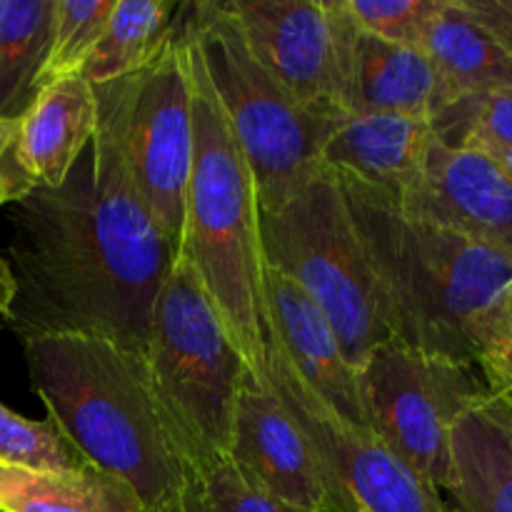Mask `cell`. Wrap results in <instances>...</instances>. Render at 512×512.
I'll return each instance as SVG.
<instances>
[{
    "label": "cell",
    "mask_w": 512,
    "mask_h": 512,
    "mask_svg": "<svg viewBox=\"0 0 512 512\" xmlns=\"http://www.w3.org/2000/svg\"><path fill=\"white\" fill-rule=\"evenodd\" d=\"M178 25L253 170L260 210L275 213L323 170L320 153L340 110L320 113L300 105L250 53L220 3L180 5Z\"/></svg>",
    "instance_id": "5"
},
{
    "label": "cell",
    "mask_w": 512,
    "mask_h": 512,
    "mask_svg": "<svg viewBox=\"0 0 512 512\" xmlns=\"http://www.w3.org/2000/svg\"><path fill=\"white\" fill-rule=\"evenodd\" d=\"M335 175L378 275L393 338L425 355L478 365L485 315L512 280V260L405 218L395 195Z\"/></svg>",
    "instance_id": "3"
},
{
    "label": "cell",
    "mask_w": 512,
    "mask_h": 512,
    "mask_svg": "<svg viewBox=\"0 0 512 512\" xmlns=\"http://www.w3.org/2000/svg\"><path fill=\"white\" fill-rule=\"evenodd\" d=\"M503 398H505V403H508L512 408V390H510V393H503Z\"/></svg>",
    "instance_id": "34"
},
{
    "label": "cell",
    "mask_w": 512,
    "mask_h": 512,
    "mask_svg": "<svg viewBox=\"0 0 512 512\" xmlns=\"http://www.w3.org/2000/svg\"><path fill=\"white\" fill-rule=\"evenodd\" d=\"M138 495L115 475L85 463L75 470L0 465V512H140Z\"/></svg>",
    "instance_id": "20"
},
{
    "label": "cell",
    "mask_w": 512,
    "mask_h": 512,
    "mask_svg": "<svg viewBox=\"0 0 512 512\" xmlns=\"http://www.w3.org/2000/svg\"><path fill=\"white\" fill-rule=\"evenodd\" d=\"M478 368L495 395L512 390V280L485 315Z\"/></svg>",
    "instance_id": "28"
},
{
    "label": "cell",
    "mask_w": 512,
    "mask_h": 512,
    "mask_svg": "<svg viewBox=\"0 0 512 512\" xmlns=\"http://www.w3.org/2000/svg\"><path fill=\"white\" fill-rule=\"evenodd\" d=\"M220 5L238 25L250 53L300 105L338 113V40L330 0H228Z\"/></svg>",
    "instance_id": "11"
},
{
    "label": "cell",
    "mask_w": 512,
    "mask_h": 512,
    "mask_svg": "<svg viewBox=\"0 0 512 512\" xmlns=\"http://www.w3.org/2000/svg\"><path fill=\"white\" fill-rule=\"evenodd\" d=\"M270 388L313 450L330 512H453L435 485L415 473L370 425L325 403L270 340Z\"/></svg>",
    "instance_id": "9"
},
{
    "label": "cell",
    "mask_w": 512,
    "mask_h": 512,
    "mask_svg": "<svg viewBox=\"0 0 512 512\" xmlns=\"http://www.w3.org/2000/svg\"><path fill=\"white\" fill-rule=\"evenodd\" d=\"M460 3L512 55V0H460Z\"/></svg>",
    "instance_id": "30"
},
{
    "label": "cell",
    "mask_w": 512,
    "mask_h": 512,
    "mask_svg": "<svg viewBox=\"0 0 512 512\" xmlns=\"http://www.w3.org/2000/svg\"><path fill=\"white\" fill-rule=\"evenodd\" d=\"M265 295H268L273 340L280 345L300 378L333 405L340 415L360 425L365 423L358 390V370L348 363L333 325L310 295L265 265Z\"/></svg>",
    "instance_id": "15"
},
{
    "label": "cell",
    "mask_w": 512,
    "mask_h": 512,
    "mask_svg": "<svg viewBox=\"0 0 512 512\" xmlns=\"http://www.w3.org/2000/svg\"><path fill=\"white\" fill-rule=\"evenodd\" d=\"M0 465L28 470H75L85 465L53 420H30L0 403Z\"/></svg>",
    "instance_id": "24"
},
{
    "label": "cell",
    "mask_w": 512,
    "mask_h": 512,
    "mask_svg": "<svg viewBox=\"0 0 512 512\" xmlns=\"http://www.w3.org/2000/svg\"><path fill=\"white\" fill-rule=\"evenodd\" d=\"M183 40L193 83L195 153L178 253L193 265L255 383L268 388L273 323L265 295L258 188L193 43L185 33Z\"/></svg>",
    "instance_id": "4"
},
{
    "label": "cell",
    "mask_w": 512,
    "mask_h": 512,
    "mask_svg": "<svg viewBox=\"0 0 512 512\" xmlns=\"http://www.w3.org/2000/svg\"><path fill=\"white\" fill-rule=\"evenodd\" d=\"M398 205L405 218L512 260V180L485 150L450 148L433 135L423 168Z\"/></svg>",
    "instance_id": "12"
},
{
    "label": "cell",
    "mask_w": 512,
    "mask_h": 512,
    "mask_svg": "<svg viewBox=\"0 0 512 512\" xmlns=\"http://www.w3.org/2000/svg\"><path fill=\"white\" fill-rule=\"evenodd\" d=\"M30 385L85 463L133 488L143 508L173 503L195 473L155 393L145 350L90 335L23 340Z\"/></svg>",
    "instance_id": "2"
},
{
    "label": "cell",
    "mask_w": 512,
    "mask_h": 512,
    "mask_svg": "<svg viewBox=\"0 0 512 512\" xmlns=\"http://www.w3.org/2000/svg\"><path fill=\"white\" fill-rule=\"evenodd\" d=\"M358 390L365 423L440 493L450 483L455 425L495 395L478 365L425 355L398 340L363 360Z\"/></svg>",
    "instance_id": "8"
},
{
    "label": "cell",
    "mask_w": 512,
    "mask_h": 512,
    "mask_svg": "<svg viewBox=\"0 0 512 512\" xmlns=\"http://www.w3.org/2000/svg\"><path fill=\"white\" fill-rule=\"evenodd\" d=\"M450 460L453 512H512V408L503 395L458 420Z\"/></svg>",
    "instance_id": "18"
},
{
    "label": "cell",
    "mask_w": 512,
    "mask_h": 512,
    "mask_svg": "<svg viewBox=\"0 0 512 512\" xmlns=\"http://www.w3.org/2000/svg\"><path fill=\"white\" fill-rule=\"evenodd\" d=\"M200 488H203L208 512H330V510H310L300 505L280 500L275 495L263 493L240 478L238 470L225 460L215 465L208 473L198 475Z\"/></svg>",
    "instance_id": "27"
},
{
    "label": "cell",
    "mask_w": 512,
    "mask_h": 512,
    "mask_svg": "<svg viewBox=\"0 0 512 512\" xmlns=\"http://www.w3.org/2000/svg\"><path fill=\"white\" fill-rule=\"evenodd\" d=\"M180 5L173 0H115L103 38L83 68L90 85L143 73L175 28Z\"/></svg>",
    "instance_id": "22"
},
{
    "label": "cell",
    "mask_w": 512,
    "mask_h": 512,
    "mask_svg": "<svg viewBox=\"0 0 512 512\" xmlns=\"http://www.w3.org/2000/svg\"><path fill=\"white\" fill-rule=\"evenodd\" d=\"M265 265L298 283L323 310L355 370L393 338L383 290L348 200L330 168L275 213L260 210Z\"/></svg>",
    "instance_id": "7"
},
{
    "label": "cell",
    "mask_w": 512,
    "mask_h": 512,
    "mask_svg": "<svg viewBox=\"0 0 512 512\" xmlns=\"http://www.w3.org/2000/svg\"><path fill=\"white\" fill-rule=\"evenodd\" d=\"M98 128L90 158L60 188L13 203L8 265L15 338L90 335L145 350L155 300L178 250L145 208L125 153L135 75L93 85Z\"/></svg>",
    "instance_id": "1"
},
{
    "label": "cell",
    "mask_w": 512,
    "mask_h": 512,
    "mask_svg": "<svg viewBox=\"0 0 512 512\" xmlns=\"http://www.w3.org/2000/svg\"><path fill=\"white\" fill-rule=\"evenodd\" d=\"M125 153L145 208L178 250L195 153L193 83L178 18L153 65L135 75Z\"/></svg>",
    "instance_id": "10"
},
{
    "label": "cell",
    "mask_w": 512,
    "mask_h": 512,
    "mask_svg": "<svg viewBox=\"0 0 512 512\" xmlns=\"http://www.w3.org/2000/svg\"><path fill=\"white\" fill-rule=\"evenodd\" d=\"M430 128L450 148L512 150V88L460 95L430 118Z\"/></svg>",
    "instance_id": "23"
},
{
    "label": "cell",
    "mask_w": 512,
    "mask_h": 512,
    "mask_svg": "<svg viewBox=\"0 0 512 512\" xmlns=\"http://www.w3.org/2000/svg\"><path fill=\"white\" fill-rule=\"evenodd\" d=\"M420 50L435 65L453 100L480 90L512 88V55L460 0L440 3L420 38Z\"/></svg>",
    "instance_id": "19"
},
{
    "label": "cell",
    "mask_w": 512,
    "mask_h": 512,
    "mask_svg": "<svg viewBox=\"0 0 512 512\" xmlns=\"http://www.w3.org/2000/svg\"><path fill=\"white\" fill-rule=\"evenodd\" d=\"M58 0H0V120L20 123L48 85Z\"/></svg>",
    "instance_id": "21"
},
{
    "label": "cell",
    "mask_w": 512,
    "mask_h": 512,
    "mask_svg": "<svg viewBox=\"0 0 512 512\" xmlns=\"http://www.w3.org/2000/svg\"><path fill=\"white\" fill-rule=\"evenodd\" d=\"M140 512H208V505H205L200 480L193 478V483L188 485V490H185L180 498H175L173 503L158 505V508H143Z\"/></svg>",
    "instance_id": "31"
},
{
    "label": "cell",
    "mask_w": 512,
    "mask_h": 512,
    "mask_svg": "<svg viewBox=\"0 0 512 512\" xmlns=\"http://www.w3.org/2000/svg\"><path fill=\"white\" fill-rule=\"evenodd\" d=\"M228 463L245 483L310 510H330L313 450L273 388L248 375L235 408Z\"/></svg>",
    "instance_id": "14"
},
{
    "label": "cell",
    "mask_w": 512,
    "mask_h": 512,
    "mask_svg": "<svg viewBox=\"0 0 512 512\" xmlns=\"http://www.w3.org/2000/svg\"><path fill=\"white\" fill-rule=\"evenodd\" d=\"M13 293H15V283L13 275H10V265L8 260L0 255V318H8L10 313V303H13Z\"/></svg>",
    "instance_id": "32"
},
{
    "label": "cell",
    "mask_w": 512,
    "mask_h": 512,
    "mask_svg": "<svg viewBox=\"0 0 512 512\" xmlns=\"http://www.w3.org/2000/svg\"><path fill=\"white\" fill-rule=\"evenodd\" d=\"M98 128V100L83 75L55 78L20 120V158L35 185L60 188Z\"/></svg>",
    "instance_id": "17"
},
{
    "label": "cell",
    "mask_w": 512,
    "mask_h": 512,
    "mask_svg": "<svg viewBox=\"0 0 512 512\" xmlns=\"http://www.w3.org/2000/svg\"><path fill=\"white\" fill-rule=\"evenodd\" d=\"M330 10L338 40V108L343 113H398L430 120L453 100L423 50L358 30L340 0H330Z\"/></svg>",
    "instance_id": "13"
},
{
    "label": "cell",
    "mask_w": 512,
    "mask_h": 512,
    "mask_svg": "<svg viewBox=\"0 0 512 512\" xmlns=\"http://www.w3.org/2000/svg\"><path fill=\"white\" fill-rule=\"evenodd\" d=\"M433 140L430 120L398 113H338L320 163L340 175L400 195L423 168Z\"/></svg>",
    "instance_id": "16"
},
{
    "label": "cell",
    "mask_w": 512,
    "mask_h": 512,
    "mask_svg": "<svg viewBox=\"0 0 512 512\" xmlns=\"http://www.w3.org/2000/svg\"><path fill=\"white\" fill-rule=\"evenodd\" d=\"M145 358L195 478L225 463L238 395L250 370L180 253L155 300Z\"/></svg>",
    "instance_id": "6"
},
{
    "label": "cell",
    "mask_w": 512,
    "mask_h": 512,
    "mask_svg": "<svg viewBox=\"0 0 512 512\" xmlns=\"http://www.w3.org/2000/svg\"><path fill=\"white\" fill-rule=\"evenodd\" d=\"M440 3L443 0H340L358 30L415 48H420V38Z\"/></svg>",
    "instance_id": "26"
},
{
    "label": "cell",
    "mask_w": 512,
    "mask_h": 512,
    "mask_svg": "<svg viewBox=\"0 0 512 512\" xmlns=\"http://www.w3.org/2000/svg\"><path fill=\"white\" fill-rule=\"evenodd\" d=\"M488 155H493L498 160L500 168L508 173V178L512 180V150H488Z\"/></svg>",
    "instance_id": "33"
},
{
    "label": "cell",
    "mask_w": 512,
    "mask_h": 512,
    "mask_svg": "<svg viewBox=\"0 0 512 512\" xmlns=\"http://www.w3.org/2000/svg\"><path fill=\"white\" fill-rule=\"evenodd\" d=\"M33 188L38 185L20 158V123L0 120V208L18 203Z\"/></svg>",
    "instance_id": "29"
},
{
    "label": "cell",
    "mask_w": 512,
    "mask_h": 512,
    "mask_svg": "<svg viewBox=\"0 0 512 512\" xmlns=\"http://www.w3.org/2000/svg\"><path fill=\"white\" fill-rule=\"evenodd\" d=\"M115 0H58L55 5L53 50L48 83L65 75H80L103 38Z\"/></svg>",
    "instance_id": "25"
}]
</instances>
